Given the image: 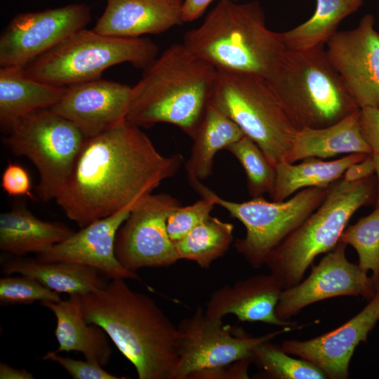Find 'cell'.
<instances>
[{
	"label": "cell",
	"mask_w": 379,
	"mask_h": 379,
	"mask_svg": "<svg viewBox=\"0 0 379 379\" xmlns=\"http://www.w3.org/2000/svg\"><path fill=\"white\" fill-rule=\"evenodd\" d=\"M161 154L140 127L124 120L88 138L55 201L80 228L133 205L183 164Z\"/></svg>",
	"instance_id": "1"
},
{
	"label": "cell",
	"mask_w": 379,
	"mask_h": 379,
	"mask_svg": "<svg viewBox=\"0 0 379 379\" xmlns=\"http://www.w3.org/2000/svg\"><path fill=\"white\" fill-rule=\"evenodd\" d=\"M77 297L86 322L106 332L139 379H170L180 333L152 298L131 289L124 279H111Z\"/></svg>",
	"instance_id": "2"
},
{
	"label": "cell",
	"mask_w": 379,
	"mask_h": 379,
	"mask_svg": "<svg viewBox=\"0 0 379 379\" xmlns=\"http://www.w3.org/2000/svg\"><path fill=\"white\" fill-rule=\"evenodd\" d=\"M217 69L182 44L164 50L132 87L126 120L144 128L173 124L192 139L209 102Z\"/></svg>",
	"instance_id": "3"
},
{
	"label": "cell",
	"mask_w": 379,
	"mask_h": 379,
	"mask_svg": "<svg viewBox=\"0 0 379 379\" xmlns=\"http://www.w3.org/2000/svg\"><path fill=\"white\" fill-rule=\"evenodd\" d=\"M184 46L216 69L267 78L286 47L281 32L267 28L257 1L219 0L197 27L187 31Z\"/></svg>",
	"instance_id": "4"
},
{
	"label": "cell",
	"mask_w": 379,
	"mask_h": 379,
	"mask_svg": "<svg viewBox=\"0 0 379 379\" xmlns=\"http://www.w3.org/2000/svg\"><path fill=\"white\" fill-rule=\"evenodd\" d=\"M324 47L286 48L266 78L298 130L331 126L360 109Z\"/></svg>",
	"instance_id": "5"
},
{
	"label": "cell",
	"mask_w": 379,
	"mask_h": 379,
	"mask_svg": "<svg viewBox=\"0 0 379 379\" xmlns=\"http://www.w3.org/2000/svg\"><path fill=\"white\" fill-rule=\"evenodd\" d=\"M377 177L352 183L335 182L319 206L267 256L270 274L283 289L298 284L319 255L331 251L353 214L376 202Z\"/></svg>",
	"instance_id": "6"
},
{
	"label": "cell",
	"mask_w": 379,
	"mask_h": 379,
	"mask_svg": "<svg viewBox=\"0 0 379 379\" xmlns=\"http://www.w3.org/2000/svg\"><path fill=\"white\" fill-rule=\"evenodd\" d=\"M209 102L261 149L272 166L287 161L299 130L265 78L217 69Z\"/></svg>",
	"instance_id": "7"
},
{
	"label": "cell",
	"mask_w": 379,
	"mask_h": 379,
	"mask_svg": "<svg viewBox=\"0 0 379 379\" xmlns=\"http://www.w3.org/2000/svg\"><path fill=\"white\" fill-rule=\"evenodd\" d=\"M157 53L149 38L114 37L84 28L23 68L35 79L68 87L100 79L108 68L124 62L144 70Z\"/></svg>",
	"instance_id": "8"
},
{
	"label": "cell",
	"mask_w": 379,
	"mask_h": 379,
	"mask_svg": "<svg viewBox=\"0 0 379 379\" xmlns=\"http://www.w3.org/2000/svg\"><path fill=\"white\" fill-rule=\"evenodd\" d=\"M2 142L18 157L24 156L39 174V198L56 199L69 179L87 138L71 121L50 108L13 121Z\"/></svg>",
	"instance_id": "9"
},
{
	"label": "cell",
	"mask_w": 379,
	"mask_h": 379,
	"mask_svg": "<svg viewBox=\"0 0 379 379\" xmlns=\"http://www.w3.org/2000/svg\"><path fill=\"white\" fill-rule=\"evenodd\" d=\"M191 186L201 197H209L243 224L246 234L235 240L234 247L255 268L265 265L269 253L319 206L331 187L304 188L280 201L256 197L236 202L219 197L201 182Z\"/></svg>",
	"instance_id": "10"
},
{
	"label": "cell",
	"mask_w": 379,
	"mask_h": 379,
	"mask_svg": "<svg viewBox=\"0 0 379 379\" xmlns=\"http://www.w3.org/2000/svg\"><path fill=\"white\" fill-rule=\"evenodd\" d=\"M180 333L178 361L170 379H189L199 371L225 366L233 362L253 359V350L260 343L294 328V326L260 336H248L233 331L222 320L207 316L198 306L190 317L178 326Z\"/></svg>",
	"instance_id": "11"
},
{
	"label": "cell",
	"mask_w": 379,
	"mask_h": 379,
	"mask_svg": "<svg viewBox=\"0 0 379 379\" xmlns=\"http://www.w3.org/2000/svg\"><path fill=\"white\" fill-rule=\"evenodd\" d=\"M179 206L167 193H151L135 204L115 239V255L123 267L136 272L170 266L179 260L166 227L169 214Z\"/></svg>",
	"instance_id": "12"
},
{
	"label": "cell",
	"mask_w": 379,
	"mask_h": 379,
	"mask_svg": "<svg viewBox=\"0 0 379 379\" xmlns=\"http://www.w3.org/2000/svg\"><path fill=\"white\" fill-rule=\"evenodd\" d=\"M91 20V8L84 4L17 14L0 36V67H25Z\"/></svg>",
	"instance_id": "13"
},
{
	"label": "cell",
	"mask_w": 379,
	"mask_h": 379,
	"mask_svg": "<svg viewBox=\"0 0 379 379\" xmlns=\"http://www.w3.org/2000/svg\"><path fill=\"white\" fill-rule=\"evenodd\" d=\"M346 244H338L298 284L282 290L275 309L277 316L287 321L304 307L328 298L359 296L371 299L377 290L374 282L345 255Z\"/></svg>",
	"instance_id": "14"
},
{
	"label": "cell",
	"mask_w": 379,
	"mask_h": 379,
	"mask_svg": "<svg viewBox=\"0 0 379 379\" xmlns=\"http://www.w3.org/2000/svg\"><path fill=\"white\" fill-rule=\"evenodd\" d=\"M371 13L350 30L337 31L328 41V58L361 108L379 109V32Z\"/></svg>",
	"instance_id": "15"
},
{
	"label": "cell",
	"mask_w": 379,
	"mask_h": 379,
	"mask_svg": "<svg viewBox=\"0 0 379 379\" xmlns=\"http://www.w3.org/2000/svg\"><path fill=\"white\" fill-rule=\"evenodd\" d=\"M379 320V287L369 302L337 328L307 340L284 341L281 348L313 364L331 379L348 378L353 353Z\"/></svg>",
	"instance_id": "16"
},
{
	"label": "cell",
	"mask_w": 379,
	"mask_h": 379,
	"mask_svg": "<svg viewBox=\"0 0 379 379\" xmlns=\"http://www.w3.org/2000/svg\"><path fill=\"white\" fill-rule=\"evenodd\" d=\"M131 91L128 85L100 78L67 87L50 109L88 138L126 120Z\"/></svg>",
	"instance_id": "17"
},
{
	"label": "cell",
	"mask_w": 379,
	"mask_h": 379,
	"mask_svg": "<svg viewBox=\"0 0 379 379\" xmlns=\"http://www.w3.org/2000/svg\"><path fill=\"white\" fill-rule=\"evenodd\" d=\"M135 204L114 214L91 222L67 239L39 254L36 259L40 262L65 261L78 263L93 267L110 279L140 281L136 272L127 270L121 265L114 251L117 233L128 217Z\"/></svg>",
	"instance_id": "18"
},
{
	"label": "cell",
	"mask_w": 379,
	"mask_h": 379,
	"mask_svg": "<svg viewBox=\"0 0 379 379\" xmlns=\"http://www.w3.org/2000/svg\"><path fill=\"white\" fill-rule=\"evenodd\" d=\"M282 290L271 274L251 276L214 291L204 311L209 317L220 320L234 314L241 321H259L281 327L293 326L275 313Z\"/></svg>",
	"instance_id": "19"
},
{
	"label": "cell",
	"mask_w": 379,
	"mask_h": 379,
	"mask_svg": "<svg viewBox=\"0 0 379 379\" xmlns=\"http://www.w3.org/2000/svg\"><path fill=\"white\" fill-rule=\"evenodd\" d=\"M106 6L93 29L120 38L158 34L180 25L184 0H104Z\"/></svg>",
	"instance_id": "20"
},
{
	"label": "cell",
	"mask_w": 379,
	"mask_h": 379,
	"mask_svg": "<svg viewBox=\"0 0 379 379\" xmlns=\"http://www.w3.org/2000/svg\"><path fill=\"white\" fill-rule=\"evenodd\" d=\"M41 305L56 319L55 335L58 347L55 352H79L86 360L102 367L107 365L112 353L109 336L100 326L86 322L77 295H70L65 300L43 302Z\"/></svg>",
	"instance_id": "21"
},
{
	"label": "cell",
	"mask_w": 379,
	"mask_h": 379,
	"mask_svg": "<svg viewBox=\"0 0 379 379\" xmlns=\"http://www.w3.org/2000/svg\"><path fill=\"white\" fill-rule=\"evenodd\" d=\"M67 87L35 79L23 67L0 68V124L6 129L18 119L48 109L63 96Z\"/></svg>",
	"instance_id": "22"
},
{
	"label": "cell",
	"mask_w": 379,
	"mask_h": 379,
	"mask_svg": "<svg viewBox=\"0 0 379 379\" xmlns=\"http://www.w3.org/2000/svg\"><path fill=\"white\" fill-rule=\"evenodd\" d=\"M355 153L373 154L361 133L360 109L331 126L299 130L286 161Z\"/></svg>",
	"instance_id": "23"
},
{
	"label": "cell",
	"mask_w": 379,
	"mask_h": 379,
	"mask_svg": "<svg viewBox=\"0 0 379 379\" xmlns=\"http://www.w3.org/2000/svg\"><path fill=\"white\" fill-rule=\"evenodd\" d=\"M74 232L62 223L37 218L23 206L0 215V249L18 257L43 253Z\"/></svg>",
	"instance_id": "24"
},
{
	"label": "cell",
	"mask_w": 379,
	"mask_h": 379,
	"mask_svg": "<svg viewBox=\"0 0 379 379\" xmlns=\"http://www.w3.org/2000/svg\"><path fill=\"white\" fill-rule=\"evenodd\" d=\"M4 275L19 274L32 278L58 293L82 295L102 288L105 281L100 271L78 263L14 258L1 267ZM105 276V275H104Z\"/></svg>",
	"instance_id": "25"
},
{
	"label": "cell",
	"mask_w": 379,
	"mask_h": 379,
	"mask_svg": "<svg viewBox=\"0 0 379 379\" xmlns=\"http://www.w3.org/2000/svg\"><path fill=\"white\" fill-rule=\"evenodd\" d=\"M244 136L240 128L209 102L185 163L190 185L211 176L216 154Z\"/></svg>",
	"instance_id": "26"
},
{
	"label": "cell",
	"mask_w": 379,
	"mask_h": 379,
	"mask_svg": "<svg viewBox=\"0 0 379 379\" xmlns=\"http://www.w3.org/2000/svg\"><path fill=\"white\" fill-rule=\"evenodd\" d=\"M367 155L349 154L328 161L308 158L298 164L281 162L274 166L276 180L270 197L272 201H280L304 188L329 187L343 176L350 165L362 161Z\"/></svg>",
	"instance_id": "27"
},
{
	"label": "cell",
	"mask_w": 379,
	"mask_h": 379,
	"mask_svg": "<svg viewBox=\"0 0 379 379\" xmlns=\"http://www.w3.org/2000/svg\"><path fill=\"white\" fill-rule=\"evenodd\" d=\"M363 3L364 0H317L315 11L307 21L281 32L285 47L302 51L324 46L337 32L339 24Z\"/></svg>",
	"instance_id": "28"
},
{
	"label": "cell",
	"mask_w": 379,
	"mask_h": 379,
	"mask_svg": "<svg viewBox=\"0 0 379 379\" xmlns=\"http://www.w3.org/2000/svg\"><path fill=\"white\" fill-rule=\"evenodd\" d=\"M234 225L210 216L184 237L173 242L178 259L195 262L208 268L222 257L234 241Z\"/></svg>",
	"instance_id": "29"
},
{
	"label": "cell",
	"mask_w": 379,
	"mask_h": 379,
	"mask_svg": "<svg viewBox=\"0 0 379 379\" xmlns=\"http://www.w3.org/2000/svg\"><path fill=\"white\" fill-rule=\"evenodd\" d=\"M230 152L244 170L249 194L253 198L272 195L276 180L275 167L267 160L261 149L249 138L244 136L230 145Z\"/></svg>",
	"instance_id": "30"
},
{
	"label": "cell",
	"mask_w": 379,
	"mask_h": 379,
	"mask_svg": "<svg viewBox=\"0 0 379 379\" xmlns=\"http://www.w3.org/2000/svg\"><path fill=\"white\" fill-rule=\"evenodd\" d=\"M340 241L352 246L358 255L359 267L372 272L371 278L379 287V204L369 215L343 231Z\"/></svg>",
	"instance_id": "31"
},
{
	"label": "cell",
	"mask_w": 379,
	"mask_h": 379,
	"mask_svg": "<svg viewBox=\"0 0 379 379\" xmlns=\"http://www.w3.org/2000/svg\"><path fill=\"white\" fill-rule=\"evenodd\" d=\"M254 359L265 371L281 379H324L326 374L317 366L302 359H295L270 341L258 345L253 350Z\"/></svg>",
	"instance_id": "32"
},
{
	"label": "cell",
	"mask_w": 379,
	"mask_h": 379,
	"mask_svg": "<svg viewBox=\"0 0 379 379\" xmlns=\"http://www.w3.org/2000/svg\"><path fill=\"white\" fill-rule=\"evenodd\" d=\"M61 298L58 293L48 288L38 281L26 277L6 275L0 279V302L1 305L32 304L58 302Z\"/></svg>",
	"instance_id": "33"
},
{
	"label": "cell",
	"mask_w": 379,
	"mask_h": 379,
	"mask_svg": "<svg viewBox=\"0 0 379 379\" xmlns=\"http://www.w3.org/2000/svg\"><path fill=\"white\" fill-rule=\"evenodd\" d=\"M215 205L209 197H201L200 199L191 205H180L173 209L166 222L171 240L173 242L177 241L208 219Z\"/></svg>",
	"instance_id": "34"
},
{
	"label": "cell",
	"mask_w": 379,
	"mask_h": 379,
	"mask_svg": "<svg viewBox=\"0 0 379 379\" xmlns=\"http://www.w3.org/2000/svg\"><path fill=\"white\" fill-rule=\"evenodd\" d=\"M44 360L52 361L60 364L74 379H123L108 373L100 364L88 360H77L65 357L58 352H48L43 357Z\"/></svg>",
	"instance_id": "35"
},
{
	"label": "cell",
	"mask_w": 379,
	"mask_h": 379,
	"mask_svg": "<svg viewBox=\"0 0 379 379\" xmlns=\"http://www.w3.org/2000/svg\"><path fill=\"white\" fill-rule=\"evenodd\" d=\"M1 185L9 196H27L32 199H36L32 192V180L29 173L18 164L8 162L2 173Z\"/></svg>",
	"instance_id": "36"
},
{
	"label": "cell",
	"mask_w": 379,
	"mask_h": 379,
	"mask_svg": "<svg viewBox=\"0 0 379 379\" xmlns=\"http://www.w3.org/2000/svg\"><path fill=\"white\" fill-rule=\"evenodd\" d=\"M360 126L362 135L373 154L379 155V109H360Z\"/></svg>",
	"instance_id": "37"
},
{
	"label": "cell",
	"mask_w": 379,
	"mask_h": 379,
	"mask_svg": "<svg viewBox=\"0 0 379 379\" xmlns=\"http://www.w3.org/2000/svg\"><path fill=\"white\" fill-rule=\"evenodd\" d=\"M251 359H244L232 364L206 369L192 374L189 379L248 378L247 369Z\"/></svg>",
	"instance_id": "38"
},
{
	"label": "cell",
	"mask_w": 379,
	"mask_h": 379,
	"mask_svg": "<svg viewBox=\"0 0 379 379\" xmlns=\"http://www.w3.org/2000/svg\"><path fill=\"white\" fill-rule=\"evenodd\" d=\"M375 173V162L373 154H368L362 161L350 165L342 176L347 183L358 182Z\"/></svg>",
	"instance_id": "39"
},
{
	"label": "cell",
	"mask_w": 379,
	"mask_h": 379,
	"mask_svg": "<svg viewBox=\"0 0 379 379\" xmlns=\"http://www.w3.org/2000/svg\"><path fill=\"white\" fill-rule=\"evenodd\" d=\"M214 1L215 0H184L182 6L183 22L197 20Z\"/></svg>",
	"instance_id": "40"
},
{
	"label": "cell",
	"mask_w": 379,
	"mask_h": 379,
	"mask_svg": "<svg viewBox=\"0 0 379 379\" xmlns=\"http://www.w3.org/2000/svg\"><path fill=\"white\" fill-rule=\"evenodd\" d=\"M1 379H33L34 375L26 369L12 367L5 363L0 364Z\"/></svg>",
	"instance_id": "41"
},
{
	"label": "cell",
	"mask_w": 379,
	"mask_h": 379,
	"mask_svg": "<svg viewBox=\"0 0 379 379\" xmlns=\"http://www.w3.org/2000/svg\"><path fill=\"white\" fill-rule=\"evenodd\" d=\"M373 158L375 162V174L377 177V181H378V190H377V199L375 205L379 204V155L377 154H373Z\"/></svg>",
	"instance_id": "42"
}]
</instances>
